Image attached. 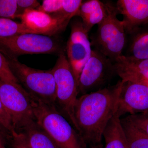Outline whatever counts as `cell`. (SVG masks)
Here are the masks:
<instances>
[{
	"instance_id": "6da1fadb",
	"label": "cell",
	"mask_w": 148,
	"mask_h": 148,
	"mask_svg": "<svg viewBox=\"0 0 148 148\" xmlns=\"http://www.w3.org/2000/svg\"><path fill=\"white\" fill-rule=\"evenodd\" d=\"M122 81L81 95L74 107L76 130L90 147L101 145L104 130L116 112Z\"/></svg>"
},
{
	"instance_id": "7a4b0ae2",
	"label": "cell",
	"mask_w": 148,
	"mask_h": 148,
	"mask_svg": "<svg viewBox=\"0 0 148 148\" xmlns=\"http://www.w3.org/2000/svg\"><path fill=\"white\" fill-rule=\"evenodd\" d=\"M32 98L35 121L59 148H87L81 135L56 106Z\"/></svg>"
},
{
	"instance_id": "3957f363",
	"label": "cell",
	"mask_w": 148,
	"mask_h": 148,
	"mask_svg": "<svg viewBox=\"0 0 148 148\" xmlns=\"http://www.w3.org/2000/svg\"><path fill=\"white\" fill-rule=\"evenodd\" d=\"M3 53L14 75L32 98L47 105L56 106V86L51 69L43 71L33 69L22 64L16 57Z\"/></svg>"
},
{
	"instance_id": "277c9868",
	"label": "cell",
	"mask_w": 148,
	"mask_h": 148,
	"mask_svg": "<svg viewBox=\"0 0 148 148\" xmlns=\"http://www.w3.org/2000/svg\"><path fill=\"white\" fill-rule=\"evenodd\" d=\"M105 3L107 16L98 24L96 33L90 38V43L93 49L114 62L123 55L127 42V34L123 22L117 18L119 13L116 5L110 1Z\"/></svg>"
},
{
	"instance_id": "5b68a950",
	"label": "cell",
	"mask_w": 148,
	"mask_h": 148,
	"mask_svg": "<svg viewBox=\"0 0 148 148\" xmlns=\"http://www.w3.org/2000/svg\"><path fill=\"white\" fill-rule=\"evenodd\" d=\"M58 55L51 69L56 86V105L75 128L74 112L79 94L78 80L64 51Z\"/></svg>"
},
{
	"instance_id": "8992f818",
	"label": "cell",
	"mask_w": 148,
	"mask_h": 148,
	"mask_svg": "<svg viewBox=\"0 0 148 148\" xmlns=\"http://www.w3.org/2000/svg\"><path fill=\"white\" fill-rule=\"evenodd\" d=\"M0 99L14 130L19 131L35 121L32 97L19 83L7 82L0 79Z\"/></svg>"
},
{
	"instance_id": "52a82bcc",
	"label": "cell",
	"mask_w": 148,
	"mask_h": 148,
	"mask_svg": "<svg viewBox=\"0 0 148 148\" xmlns=\"http://www.w3.org/2000/svg\"><path fill=\"white\" fill-rule=\"evenodd\" d=\"M0 50L16 58L25 54L58 55L64 51L60 44L50 36L33 33L0 37Z\"/></svg>"
},
{
	"instance_id": "ba28073f",
	"label": "cell",
	"mask_w": 148,
	"mask_h": 148,
	"mask_svg": "<svg viewBox=\"0 0 148 148\" xmlns=\"http://www.w3.org/2000/svg\"><path fill=\"white\" fill-rule=\"evenodd\" d=\"M114 75L116 74L114 62L93 49L79 78V93L84 95L107 87Z\"/></svg>"
},
{
	"instance_id": "9c48e42d",
	"label": "cell",
	"mask_w": 148,
	"mask_h": 148,
	"mask_svg": "<svg viewBox=\"0 0 148 148\" xmlns=\"http://www.w3.org/2000/svg\"><path fill=\"white\" fill-rule=\"evenodd\" d=\"M88 33L81 20H74L71 24V34L66 44V56L78 82L81 73L92 53Z\"/></svg>"
},
{
	"instance_id": "30bf717a",
	"label": "cell",
	"mask_w": 148,
	"mask_h": 148,
	"mask_svg": "<svg viewBox=\"0 0 148 148\" xmlns=\"http://www.w3.org/2000/svg\"><path fill=\"white\" fill-rule=\"evenodd\" d=\"M122 81L115 114L121 118L126 114L148 113V86L139 83Z\"/></svg>"
},
{
	"instance_id": "8fae6325",
	"label": "cell",
	"mask_w": 148,
	"mask_h": 148,
	"mask_svg": "<svg viewBox=\"0 0 148 148\" xmlns=\"http://www.w3.org/2000/svg\"><path fill=\"white\" fill-rule=\"evenodd\" d=\"M16 18L35 34L51 36L66 29L68 24L37 9L28 10Z\"/></svg>"
},
{
	"instance_id": "7c38bea8",
	"label": "cell",
	"mask_w": 148,
	"mask_h": 148,
	"mask_svg": "<svg viewBox=\"0 0 148 148\" xmlns=\"http://www.w3.org/2000/svg\"><path fill=\"white\" fill-rule=\"evenodd\" d=\"M115 5L119 14L123 16L127 34L148 24V0H118Z\"/></svg>"
},
{
	"instance_id": "4fadbf2b",
	"label": "cell",
	"mask_w": 148,
	"mask_h": 148,
	"mask_svg": "<svg viewBox=\"0 0 148 148\" xmlns=\"http://www.w3.org/2000/svg\"><path fill=\"white\" fill-rule=\"evenodd\" d=\"M114 64L116 75L121 80L148 84V59L135 60L122 55Z\"/></svg>"
},
{
	"instance_id": "5bb4252c",
	"label": "cell",
	"mask_w": 148,
	"mask_h": 148,
	"mask_svg": "<svg viewBox=\"0 0 148 148\" xmlns=\"http://www.w3.org/2000/svg\"><path fill=\"white\" fill-rule=\"evenodd\" d=\"M123 55L135 60L148 59V24L138 27L127 34Z\"/></svg>"
},
{
	"instance_id": "9a60e30c",
	"label": "cell",
	"mask_w": 148,
	"mask_h": 148,
	"mask_svg": "<svg viewBox=\"0 0 148 148\" xmlns=\"http://www.w3.org/2000/svg\"><path fill=\"white\" fill-rule=\"evenodd\" d=\"M107 13L105 2L88 0L82 1L76 16L81 18L85 29L88 33L95 25H98L104 20Z\"/></svg>"
},
{
	"instance_id": "2e32d148",
	"label": "cell",
	"mask_w": 148,
	"mask_h": 148,
	"mask_svg": "<svg viewBox=\"0 0 148 148\" xmlns=\"http://www.w3.org/2000/svg\"><path fill=\"white\" fill-rule=\"evenodd\" d=\"M18 131L24 135L30 148H59L36 121L30 123Z\"/></svg>"
},
{
	"instance_id": "e0dca14e",
	"label": "cell",
	"mask_w": 148,
	"mask_h": 148,
	"mask_svg": "<svg viewBox=\"0 0 148 148\" xmlns=\"http://www.w3.org/2000/svg\"><path fill=\"white\" fill-rule=\"evenodd\" d=\"M104 148H129L126 136L121 122V118L115 114L104 130Z\"/></svg>"
},
{
	"instance_id": "ac0fdd59",
	"label": "cell",
	"mask_w": 148,
	"mask_h": 148,
	"mask_svg": "<svg viewBox=\"0 0 148 148\" xmlns=\"http://www.w3.org/2000/svg\"><path fill=\"white\" fill-rule=\"evenodd\" d=\"M121 122L129 148H148V136L132 125L125 118Z\"/></svg>"
},
{
	"instance_id": "d6986e66",
	"label": "cell",
	"mask_w": 148,
	"mask_h": 148,
	"mask_svg": "<svg viewBox=\"0 0 148 148\" xmlns=\"http://www.w3.org/2000/svg\"><path fill=\"white\" fill-rule=\"evenodd\" d=\"M34 34L21 23L9 18H0V37L5 38L21 34Z\"/></svg>"
},
{
	"instance_id": "ffe728a7",
	"label": "cell",
	"mask_w": 148,
	"mask_h": 148,
	"mask_svg": "<svg viewBox=\"0 0 148 148\" xmlns=\"http://www.w3.org/2000/svg\"><path fill=\"white\" fill-rule=\"evenodd\" d=\"M16 10L17 0H0V18H15Z\"/></svg>"
},
{
	"instance_id": "44dd1931",
	"label": "cell",
	"mask_w": 148,
	"mask_h": 148,
	"mask_svg": "<svg viewBox=\"0 0 148 148\" xmlns=\"http://www.w3.org/2000/svg\"><path fill=\"white\" fill-rule=\"evenodd\" d=\"M125 118L132 125L148 136V113L129 115Z\"/></svg>"
},
{
	"instance_id": "7402d4cb",
	"label": "cell",
	"mask_w": 148,
	"mask_h": 148,
	"mask_svg": "<svg viewBox=\"0 0 148 148\" xmlns=\"http://www.w3.org/2000/svg\"><path fill=\"white\" fill-rule=\"evenodd\" d=\"M0 79L3 81L19 83L11 71L5 56L0 50Z\"/></svg>"
},
{
	"instance_id": "603a6c76",
	"label": "cell",
	"mask_w": 148,
	"mask_h": 148,
	"mask_svg": "<svg viewBox=\"0 0 148 148\" xmlns=\"http://www.w3.org/2000/svg\"><path fill=\"white\" fill-rule=\"evenodd\" d=\"M62 4L63 0H44L37 10L51 15L60 11Z\"/></svg>"
},
{
	"instance_id": "cb8c5ba5",
	"label": "cell",
	"mask_w": 148,
	"mask_h": 148,
	"mask_svg": "<svg viewBox=\"0 0 148 148\" xmlns=\"http://www.w3.org/2000/svg\"><path fill=\"white\" fill-rule=\"evenodd\" d=\"M0 127L11 133L14 130L10 116L6 111L0 99Z\"/></svg>"
},
{
	"instance_id": "d4e9b609",
	"label": "cell",
	"mask_w": 148,
	"mask_h": 148,
	"mask_svg": "<svg viewBox=\"0 0 148 148\" xmlns=\"http://www.w3.org/2000/svg\"><path fill=\"white\" fill-rule=\"evenodd\" d=\"M40 5L36 0H17V10L16 17L22 14L28 10L37 9Z\"/></svg>"
},
{
	"instance_id": "484cf974",
	"label": "cell",
	"mask_w": 148,
	"mask_h": 148,
	"mask_svg": "<svg viewBox=\"0 0 148 148\" xmlns=\"http://www.w3.org/2000/svg\"><path fill=\"white\" fill-rule=\"evenodd\" d=\"M11 137L12 148H30L21 132L14 130L11 133Z\"/></svg>"
},
{
	"instance_id": "4316f807",
	"label": "cell",
	"mask_w": 148,
	"mask_h": 148,
	"mask_svg": "<svg viewBox=\"0 0 148 148\" xmlns=\"http://www.w3.org/2000/svg\"><path fill=\"white\" fill-rule=\"evenodd\" d=\"M0 148H5L3 140L1 135H0Z\"/></svg>"
},
{
	"instance_id": "83f0119b",
	"label": "cell",
	"mask_w": 148,
	"mask_h": 148,
	"mask_svg": "<svg viewBox=\"0 0 148 148\" xmlns=\"http://www.w3.org/2000/svg\"><path fill=\"white\" fill-rule=\"evenodd\" d=\"M91 148H102V146L101 145L93 146L91 147Z\"/></svg>"
},
{
	"instance_id": "f1b7e54d",
	"label": "cell",
	"mask_w": 148,
	"mask_h": 148,
	"mask_svg": "<svg viewBox=\"0 0 148 148\" xmlns=\"http://www.w3.org/2000/svg\"><path fill=\"white\" fill-rule=\"evenodd\" d=\"M2 129V128H1V127H0V129Z\"/></svg>"
},
{
	"instance_id": "f546056e",
	"label": "cell",
	"mask_w": 148,
	"mask_h": 148,
	"mask_svg": "<svg viewBox=\"0 0 148 148\" xmlns=\"http://www.w3.org/2000/svg\"><path fill=\"white\" fill-rule=\"evenodd\" d=\"M147 86H148V85H147Z\"/></svg>"
}]
</instances>
